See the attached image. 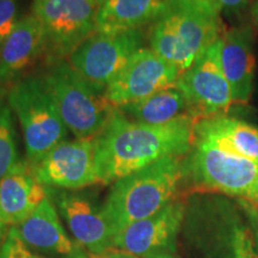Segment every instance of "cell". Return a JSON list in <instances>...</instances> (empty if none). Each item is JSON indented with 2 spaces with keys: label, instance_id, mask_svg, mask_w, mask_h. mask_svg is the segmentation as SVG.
Returning a JSON list of instances; mask_svg holds the SVG:
<instances>
[{
  "label": "cell",
  "instance_id": "obj_23",
  "mask_svg": "<svg viewBox=\"0 0 258 258\" xmlns=\"http://www.w3.org/2000/svg\"><path fill=\"white\" fill-rule=\"evenodd\" d=\"M18 22V5L16 0H0V46L11 35Z\"/></svg>",
  "mask_w": 258,
  "mask_h": 258
},
{
  "label": "cell",
  "instance_id": "obj_13",
  "mask_svg": "<svg viewBox=\"0 0 258 258\" xmlns=\"http://www.w3.org/2000/svg\"><path fill=\"white\" fill-rule=\"evenodd\" d=\"M57 206L78 243L91 254H99L114 247L112 231L102 208L79 194L60 192Z\"/></svg>",
  "mask_w": 258,
  "mask_h": 258
},
{
  "label": "cell",
  "instance_id": "obj_11",
  "mask_svg": "<svg viewBox=\"0 0 258 258\" xmlns=\"http://www.w3.org/2000/svg\"><path fill=\"white\" fill-rule=\"evenodd\" d=\"M31 169L44 186L74 190L99 183L96 171V140L62 141Z\"/></svg>",
  "mask_w": 258,
  "mask_h": 258
},
{
  "label": "cell",
  "instance_id": "obj_15",
  "mask_svg": "<svg viewBox=\"0 0 258 258\" xmlns=\"http://www.w3.org/2000/svg\"><path fill=\"white\" fill-rule=\"evenodd\" d=\"M44 53V35L34 15L19 19L11 35L0 46V88L22 79L29 67Z\"/></svg>",
  "mask_w": 258,
  "mask_h": 258
},
{
  "label": "cell",
  "instance_id": "obj_25",
  "mask_svg": "<svg viewBox=\"0 0 258 258\" xmlns=\"http://www.w3.org/2000/svg\"><path fill=\"white\" fill-rule=\"evenodd\" d=\"M90 258H139L134 254L125 252L123 250L117 249V247H111L106 250L105 252L99 254H90Z\"/></svg>",
  "mask_w": 258,
  "mask_h": 258
},
{
  "label": "cell",
  "instance_id": "obj_24",
  "mask_svg": "<svg viewBox=\"0 0 258 258\" xmlns=\"http://www.w3.org/2000/svg\"><path fill=\"white\" fill-rule=\"evenodd\" d=\"M29 250L15 227H11L6 234L2 246H0V258H28Z\"/></svg>",
  "mask_w": 258,
  "mask_h": 258
},
{
  "label": "cell",
  "instance_id": "obj_19",
  "mask_svg": "<svg viewBox=\"0 0 258 258\" xmlns=\"http://www.w3.org/2000/svg\"><path fill=\"white\" fill-rule=\"evenodd\" d=\"M167 0H103L96 15V30L121 32L138 30L153 23Z\"/></svg>",
  "mask_w": 258,
  "mask_h": 258
},
{
  "label": "cell",
  "instance_id": "obj_1",
  "mask_svg": "<svg viewBox=\"0 0 258 258\" xmlns=\"http://www.w3.org/2000/svg\"><path fill=\"white\" fill-rule=\"evenodd\" d=\"M196 121L180 118L150 125L128 120L116 108L96 140V171L99 183L110 184L167 157H182L191 150Z\"/></svg>",
  "mask_w": 258,
  "mask_h": 258
},
{
  "label": "cell",
  "instance_id": "obj_27",
  "mask_svg": "<svg viewBox=\"0 0 258 258\" xmlns=\"http://www.w3.org/2000/svg\"><path fill=\"white\" fill-rule=\"evenodd\" d=\"M247 201L251 206H253L254 208L258 209V179L256 180V183H254L252 190H251L250 195L247 196Z\"/></svg>",
  "mask_w": 258,
  "mask_h": 258
},
{
  "label": "cell",
  "instance_id": "obj_5",
  "mask_svg": "<svg viewBox=\"0 0 258 258\" xmlns=\"http://www.w3.org/2000/svg\"><path fill=\"white\" fill-rule=\"evenodd\" d=\"M8 103L17 115L31 166L64 141L69 128L43 79L27 77L18 80L9 89Z\"/></svg>",
  "mask_w": 258,
  "mask_h": 258
},
{
  "label": "cell",
  "instance_id": "obj_33",
  "mask_svg": "<svg viewBox=\"0 0 258 258\" xmlns=\"http://www.w3.org/2000/svg\"><path fill=\"white\" fill-rule=\"evenodd\" d=\"M28 258H44V257H41V256H37V254H32V253H30V254H29Z\"/></svg>",
  "mask_w": 258,
  "mask_h": 258
},
{
  "label": "cell",
  "instance_id": "obj_29",
  "mask_svg": "<svg viewBox=\"0 0 258 258\" xmlns=\"http://www.w3.org/2000/svg\"><path fill=\"white\" fill-rule=\"evenodd\" d=\"M249 208L251 209V217H252L253 221L256 222L257 227H258V209L254 208L253 206H251V205H249ZM257 235H258V233H257Z\"/></svg>",
  "mask_w": 258,
  "mask_h": 258
},
{
  "label": "cell",
  "instance_id": "obj_3",
  "mask_svg": "<svg viewBox=\"0 0 258 258\" xmlns=\"http://www.w3.org/2000/svg\"><path fill=\"white\" fill-rule=\"evenodd\" d=\"M179 159L180 157L164 158L116 180L102 207L115 235L172 202L183 177Z\"/></svg>",
  "mask_w": 258,
  "mask_h": 258
},
{
  "label": "cell",
  "instance_id": "obj_2",
  "mask_svg": "<svg viewBox=\"0 0 258 258\" xmlns=\"http://www.w3.org/2000/svg\"><path fill=\"white\" fill-rule=\"evenodd\" d=\"M219 14L208 0H167L152 23L151 49L185 72L220 38Z\"/></svg>",
  "mask_w": 258,
  "mask_h": 258
},
{
  "label": "cell",
  "instance_id": "obj_21",
  "mask_svg": "<svg viewBox=\"0 0 258 258\" xmlns=\"http://www.w3.org/2000/svg\"><path fill=\"white\" fill-rule=\"evenodd\" d=\"M18 161L11 108L0 95V179L8 175Z\"/></svg>",
  "mask_w": 258,
  "mask_h": 258
},
{
  "label": "cell",
  "instance_id": "obj_17",
  "mask_svg": "<svg viewBox=\"0 0 258 258\" xmlns=\"http://www.w3.org/2000/svg\"><path fill=\"white\" fill-rule=\"evenodd\" d=\"M195 139L247 159L258 161V127L226 115L203 118L196 122Z\"/></svg>",
  "mask_w": 258,
  "mask_h": 258
},
{
  "label": "cell",
  "instance_id": "obj_4",
  "mask_svg": "<svg viewBox=\"0 0 258 258\" xmlns=\"http://www.w3.org/2000/svg\"><path fill=\"white\" fill-rule=\"evenodd\" d=\"M62 121L77 139H96L116 108L104 93L89 84L67 61H56L43 76Z\"/></svg>",
  "mask_w": 258,
  "mask_h": 258
},
{
  "label": "cell",
  "instance_id": "obj_22",
  "mask_svg": "<svg viewBox=\"0 0 258 258\" xmlns=\"http://www.w3.org/2000/svg\"><path fill=\"white\" fill-rule=\"evenodd\" d=\"M230 258H258L249 228L234 225L230 234Z\"/></svg>",
  "mask_w": 258,
  "mask_h": 258
},
{
  "label": "cell",
  "instance_id": "obj_20",
  "mask_svg": "<svg viewBox=\"0 0 258 258\" xmlns=\"http://www.w3.org/2000/svg\"><path fill=\"white\" fill-rule=\"evenodd\" d=\"M117 109L128 120L150 125L167 124L185 117L194 118L184 95L176 84Z\"/></svg>",
  "mask_w": 258,
  "mask_h": 258
},
{
  "label": "cell",
  "instance_id": "obj_30",
  "mask_svg": "<svg viewBox=\"0 0 258 258\" xmlns=\"http://www.w3.org/2000/svg\"><path fill=\"white\" fill-rule=\"evenodd\" d=\"M252 12H253V17H254V19H256V22L258 23V0H257L256 4H254V6H253Z\"/></svg>",
  "mask_w": 258,
  "mask_h": 258
},
{
  "label": "cell",
  "instance_id": "obj_12",
  "mask_svg": "<svg viewBox=\"0 0 258 258\" xmlns=\"http://www.w3.org/2000/svg\"><path fill=\"white\" fill-rule=\"evenodd\" d=\"M184 212L183 202L172 201L152 217L134 222L116 233L114 247L139 258L175 253Z\"/></svg>",
  "mask_w": 258,
  "mask_h": 258
},
{
  "label": "cell",
  "instance_id": "obj_9",
  "mask_svg": "<svg viewBox=\"0 0 258 258\" xmlns=\"http://www.w3.org/2000/svg\"><path fill=\"white\" fill-rule=\"evenodd\" d=\"M220 48L219 38L185 72L180 73L176 82L196 122L225 115L234 104L231 86L222 71Z\"/></svg>",
  "mask_w": 258,
  "mask_h": 258
},
{
  "label": "cell",
  "instance_id": "obj_16",
  "mask_svg": "<svg viewBox=\"0 0 258 258\" xmlns=\"http://www.w3.org/2000/svg\"><path fill=\"white\" fill-rule=\"evenodd\" d=\"M220 59L235 104H247L252 95L256 56L250 28H237L220 36Z\"/></svg>",
  "mask_w": 258,
  "mask_h": 258
},
{
  "label": "cell",
  "instance_id": "obj_28",
  "mask_svg": "<svg viewBox=\"0 0 258 258\" xmlns=\"http://www.w3.org/2000/svg\"><path fill=\"white\" fill-rule=\"evenodd\" d=\"M66 258H90L88 253L84 251L80 246H76L74 250L70 254H66Z\"/></svg>",
  "mask_w": 258,
  "mask_h": 258
},
{
  "label": "cell",
  "instance_id": "obj_14",
  "mask_svg": "<svg viewBox=\"0 0 258 258\" xmlns=\"http://www.w3.org/2000/svg\"><path fill=\"white\" fill-rule=\"evenodd\" d=\"M47 189L37 180L28 161H18L0 179V221L18 226L46 200Z\"/></svg>",
  "mask_w": 258,
  "mask_h": 258
},
{
  "label": "cell",
  "instance_id": "obj_34",
  "mask_svg": "<svg viewBox=\"0 0 258 258\" xmlns=\"http://www.w3.org/2000/svg\"><path fill=\"white\" fill-rule=\"evenodd\" d=\"M97 2H98V3H99V4H101V3L103 2V0H97Z\"/></svg>",
  "mask_w": 258,
  "mask_h": 258
},
{
  "label": "cell",
  "instance_id": "obj_6",
  "mask_svg": "<svg viewBox=\"0 0 258 258\" xmlns=\"http://www.w3.org/2000/svg\"><path fill=\"white\" fill-rule=\"evenodd\" d=\"M97 0H35L32 15L42 25L44 53L51 62L70 56L95 34Z\"/></svg>",
  "mask_w": 258,
  "mask_h": 258
},
{
  "label": "cell",
  "instance_id": "obj_8",
  "mask_svg": "<svg viewBox=\"0 0 258 258\" xmlns=\"http://www.w3.org/2000/svg\"><path fill=\"white\" fill-rule=\"evenodd\" d=\"M188 169L199 185L209 190L247 199L258 179V161L194 139Z\"/></svg>",
  "mask_w": 258,
  "mask_h": 258
},
{
  "label": "cell",
  "instance_id": "obj_35",
  "mask_svg": "<svg viewBox=\"0 0 258 258\" xmlns=\"http://www.w3.org/2000/svg\"><path fill=\"white\" fill-rule=\"evenodd\" d=\"M208 2H214V0H208Z\"/></svg>",
  "mask_w": 258,
  "mask_h": 258
},
{
  "label": "cell",
  "instance_id": "obj_26",
  "mask_svg": "<svg viewBox=\"0 0 258 258\" xmlns=\"http://www.w3.org/2000/svg\"><path fill=\"white\" fill-rule=\"evenodd\" d=\"M245 0H214V5L217 6L219 11H224V10H235L238 9Z\"/></svg>",
  "mask_w": 258,
  "mask_h": 258
},
{
  "label": "cell",
  "instance_id": "obj_7",
  "mask_svg": "<svg viewBox=\"0 0 258 258\" xmlns=\"http://www.w3.org/2000/svg\"><path fill=\"white\" fill-rule=\"evenodd\" d=\"M143 35L139 30L121 32L96 31L69 56V62L84 79L104 93L108 85L129 60L141 49Z\"/></svg>",
  "mask_w": 258,
  "mask_h": 258
},
{
  "label": "cell",
  "instance_id": "obj_31",
  "mask_svg": "<svg viewBox=\"0 0 258 258\" xmlns=\"http://www.w3.org/2000/svg\"><path fill=\"white\" fill-rule=\"evenodd\" d=\"M154 258H178L175 253H169V254H161V256H157Z\"/></svg>",
  "mask_w": 258,
  "mask_h": 258
},
{
  "label": "cell",
  "instance_id": "obj_32",
  "mask_svg": "<svg viewBox=\"0 0 258 258\" xmlns=\"http://www.w3.org/2000/svg\"><path fill=\"white\" fill-rule=\"evenodd\" d=\"M4 224H3L2 221H0V239H2V237H3V233H4Z\"/></svg>",
  "mask_w": 258,
  "mask_h": 258
},
{
  "label": "cell",
  "instance_id": "obj_10",
  "mask_svg": "<svg viewBox=\"0 0 258 258\" xmlns=\"http://www.w3.org/2000/svg\"><path fill=\"white\" fill-rule=\"evenodd\" d=\"M179 76V70L175 64L152 49L141 48L109 84L104 96L109 103L118 108L175 85Z\"/></svg>",
  "mask_w": 258,
  "mask_h": 258
},
{
  "label": "cell",
  "instance_id": "obj_18",
  "mask_svg": "<svg viewBox=\"0 0 258 258\" xmlns=\"http://www.w3.org/2000/svg\"><path fill=\"white\" fill-rule=\"evenodd\" d=\"M24 244L49 253L70 254L76 247L61 225L50 199L47 198L27 220L15 226Z\"/></svg>",
  "mask_w": 258,
  "mask_h": 258
}]
</instances>
